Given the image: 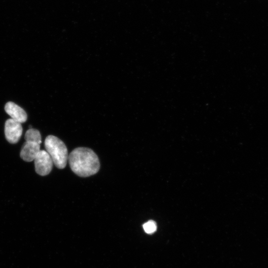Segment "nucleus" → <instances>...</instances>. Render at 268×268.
I'll return each mask as SVG.
<instances>
[{"mask_svg":"<svg viewBox=\"0 0 268 268\" xmlns=\"http://www.w3.org/2000/svg\"><path fill=\"white\" fill-rule=\"evenodd\" d=\"M40 144L35 142L26 141L20 153V157L25 161H33L40 150Z\"/></svg>","mask_w":268,"mask_h":268,"instance_id":"5","label":"nucleus"},{"mask_svg":"<svg viewBox=\"0 0 268 268\" xmlns=\"http://www.w3.org/2000/svg\"><path fill=\"white\" fill-rule=\"evenodd\" d=\"M22 130L21 123L11 118L5 121L4 134L6 140L9 143H17L21 137Z\"/></svg>","mask_w":268,"mask_h":268,"instance_id":"4","label":"nucleus"},{"mask_svg":"<svg viewBox=\"0 0 268 268\" xmlns=\"http://www.w3.org/2000/svg\"><path fill=\"white\" fill-rule=\"evenodd\" d=\"M25 139L26 141H33L41 144V135L40 132L35 129H29L28 130L25 134Z\"/></svg>","mask_w":268,"mask_h":268,"instance_id":"7","label":"nucleus"},{"mask_svg":"<svg viewBox=\"0 0 268 268\" xmlns=\"http://www.w3.org/2000/svg\"><path fill=\"white\" fill-rule=\"evenodd\" d=\"M45 147L56 166L59 169H64L68 157L67 149L64 142L57 136L49 135L45 140Z\"/></svg>","mask_w":268,"mask_h":268,"instance_id":"2","label":"nucleus"},{"mask_svg":"<svg viewBox=\"0 0 268 268\" xmlns=\"http://www.w3.org/2000/svg\"><path fill=\"white\" fill-rule=\"evenodd\" d=\"M6 113L11 117V119L22 123L26 121L27 115L26 112L20 106L12 102H8L4 106Z\"/></svg>","mask_w":268,"mask_h":268,"instance_id":"6","label":"nucleus"},{"mask_svg":"<svg viewBox=\"0 0 268 268\" xmlns=\"http://www.w3.org/2000/svg\"><path fill=\"white\" fill-rule=\"evenodd\" d=\"M143 228L146 233L151 234L156 230V224L153 220H149L143 224Z\"/></svg>","mask_w":268,"mask_h":268,"instance_id":"8","label":"nucleus"},{"mask_svg":"<svg viewBox=\"0 0 268 268\" xmlns=\"http://www.w3.org/2000/svg\"><path fill=\"white\" fill-rule=\"evenodd\" d=\"M68 160L71 170L80 177L95 174L100 168L97 155L89 148L80 147L74 149L69 154Z\"/></svg>","mask_w":268,"mask_h":268,"instance_id":"1","label":"nucleus"},{"mask_svg":"<svg viewBox=\"0 0 268 268\" xmlns=\"http://www.w3.org/2000/svg\"><path fill=\"white\" fill-rule=\"evenodd\" d=\"M34 161L35 171L38 174L46 176L52 171L54 163L47 151L40 150Z\"/></svg>","mask_w":268,"mask_h":268,"instance_id":"3","label":"nucleus"}]
</instances>
